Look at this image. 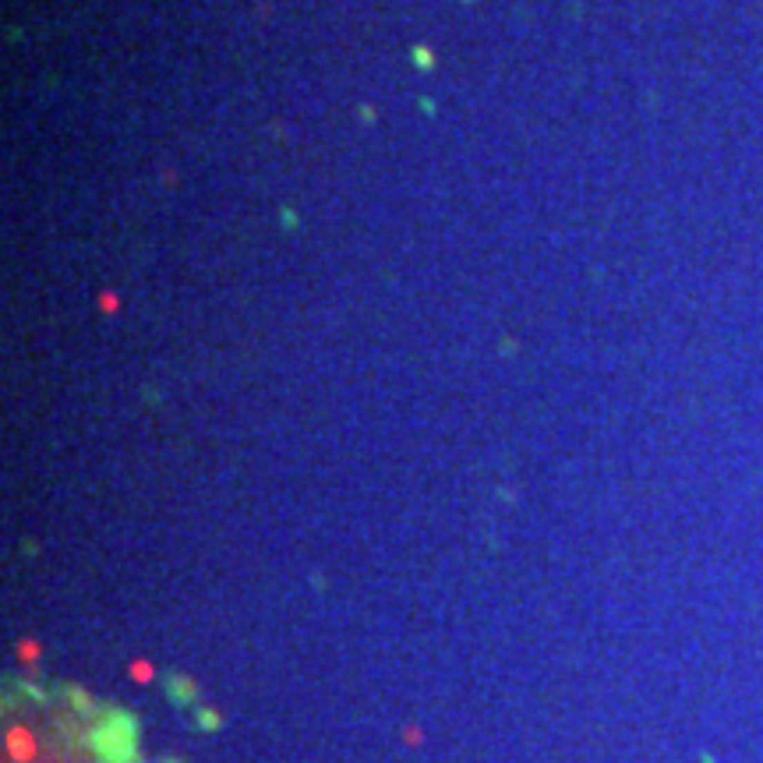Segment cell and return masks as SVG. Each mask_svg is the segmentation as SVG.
Here are the masks:
<instances>
[{"label":"cell","instance_id":"cell-1","mask_svg":"<svg viewBox=\"0 0 763 763\" xmlns=\"http://www.w3.org/2000/svg\"><path fill=\"white\" fill-rule=\"evenodd\" d=\"M131 717L85 696L11 682L4 696V763H135Z\"/></svg>","mask_w":763,"mask_h":763}]
</instances>
